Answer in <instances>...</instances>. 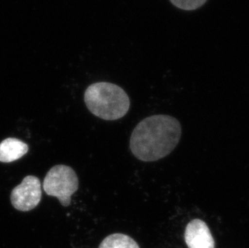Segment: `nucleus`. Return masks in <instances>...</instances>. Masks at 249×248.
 <instances>
[{"label": "nucleus", "mask_w": 249, "mask_h": 248, "mask_svg": "<svg viewBox=\"0 0 249 248\" xmlns=\"http://www.w3.org/2000/svg\"><path fill=\"white\" fill-rule=\"evenodd\" d=\"M181 136V124L177 119L170 115H152L135 127L130 149L141 161H157L174 151Z\"/></svg>", "instance_id": "f257e3e1"}, {"label": "nucleus", "mask_w": 249, "mask_h": 248, "mask_svg": "<svg viewBox=\"0 0 249 248\" xmlns=\"http://www.w3.org/2000/svg\"><path fill=\"white\" fill-rule=\"evenodd\" d=\"M88 110L102 120H120L129 110L130 99L127 93L117 85L96 82L88 87L84 94Z\"/></svg>", "instance_id": "f03ea898"}, {"label": "nucleus", "mask_w": 249, "mask_h": 248, "mask_svg": "<svg viewBox=\"0 0 249 248\" xmlns=\"http://www.w3.org/2000/svg\"><path fill=\"white\" fill-rule=\"evenodd\" d=\"M79 186L78 177L71 167L57 164L49 170L43 183L46 195L58 199L61 206L71 205V196Z\"/></svg>", "instance_id": "7ed1b4c3"}, {"label": "nucleus", "mask_w": 249, "mask_h": 248, "mask_svg": "<svg viewBox=\"0 0 249 248\" xmlns=\"http://www.w3.org/2000/svg\"><path fill=\"white\" fill-rule=\"evenodd\" d=\"M42 197L41 183L35 176H27L22 182L12 190L11 202L15 209L22 212L33 211Z\"/></svg>", "instance_id": "20e7f679"}, {"label": "nucleus", "mask_w": 249, "mask_h": 248, "mask_svg": "<svg viewBox=\"0 0 249 248\" xmlns=\"http://www.w3.org/2000/svg\"><path fill=\"white\" fill-rule=\"evenodd\" d=\"M184 238L188 248H215L209 227L201 219H193L186 225Z\"/></svg>", "instance_id": "39448f33"}, {"label": "nucleus", "mask_w": 249, "mask_h": 248, "mask_svg": "<svg viewBox=\"0 0 249 248\" xmlns=\"http://www.w3.org/2000/svg\"><path fill=\"white\" fill-rule=\"evenodd\" d=\"M28 152V144L20 140L5 139L0 143V162L12 163L22 158Z\"/></svg>", "instance_id": "423d86ee"}, {"label": "nucleus", "mask_w": 249, "mask_h": 248, "mask_svg": "<svg viewBox=\"0 0 249 248\" xmlns=\"http://www.w3.org/2000/svg\"><path fill=\"white\" fill-rule=\"evenodd\" d=\"M99 248H140V246L132 237L115 233L107 236L101 242Z\"/></svg>", "instance_id": "0eeeda50"}, {"label": "nucleus", "mask_w": 249, "mask_h": 248, "mask_svg": "<svg viewBox=\"0 0 249 248\" xmlns=\"http://www.w3.org/2000/svg\"><path fill=\"white\" fill-rule=\"evenodd\" d=\"M207 0H170V2L180 9L193 11L202 7Z\"/></svg>", "instance_id": "6e6552de"}]
</instances>
